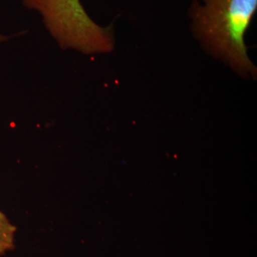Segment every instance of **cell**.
<instances>
[{
  "mask_svg": "<svg viewBox=\"0 0 257 257\" xmlns=\"http://www.w3.org/2000/svg\"><path fill=\"white\" fill-rule=\"evenodd\" d=\"M16 232L17 227L0 210V254H4L15 248Z\"/></svg>",
  "mask_w": 257,
  "mask_h": 257,
  "instance_id": "2",
  "label": "cell"
},
{
  "mask_svg": "<svg viewBox=\"0 0 257 257\" xmlns=\"http://www.w3.org/2000/svg\"><path fill=\"white\" fill-rule=\"evenodd\" d=\"M8 37H6V36H2V35H0V42L1 41H4V40H6Z\"/></svg>",
  "mask_w": 257,
  "mask_h": 257,
  "instance_id": "3",
  "label": "cell"
},
{
  "mask_svg": "<svg viewBox=\"0 0 257 257\" xmlns=\"http://www.w3.org/2000/svg\"><path fill=\"white\" fill-rule=\"evenodd\" d=\"M256 9L257 0H195L190 11L193 35L207 54L240 74H254L245 35Z\"/></svg>",
  "mask_w": 257,
  "mask_h": 257,
  "instance_id": "1",
  "label": "cell"
}]
</instances>
